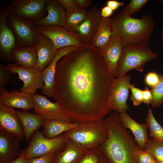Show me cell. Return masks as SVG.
Listing matches in <instances>:
<instances>
[{"instance_id":"19","label":"cell","mask_w":163,"mask_h":163,"mask_svg":"<svg viewBox=\"0 0 163 163\" xmlns=\"http://www.w3.org/2000/svg\"><path fill=\"white\" fill-rule=\"evenodd\" d=\"M35 47L37 57L36 68L42 72L52 61L58 50L50 39L40 33Z\"/></svg>"},{"instance_id":"37","label":"cell","mask_w":163,"mask_h":163,"mask_svg":"<svg viewBox=\"0 0 163 163\" xmlns=\"http://www.w3.org/2000/svg\"><path fill=\"white\" fill-rule=\"evenodd\" d=\"M11 74L7 69L6 66L0 64V89L5 88L11 78Z\"/></svg>"},{"instance_id":"8","label":"cell","mask_w":163,"mask_h":163,"mask_svg":"<svg viewBox=\"0 0 163 163\" xmlns=\"http://www.w3.org/2000/svg\"><path fill=\"white\" fill-rule=\"evenodd\" d=\"M39 32L50 39L56 49L69 46L82 47L90 43L77 33L68 31L57 26L37 27Z\"/></svg>"},{"instance_id":"25","label":"cell","mask_w":163,"mask_h":163,"mask_svg":"<svg viewBox=\"0 0 163 163\" xmlns=\"http://www.w3.org/2000/svg\"><path fill=\"white\" fill-rule=\"evenodd\" d=\"M85 150L69 139L64 149L55 154L54 163H76Z\"/></svg>"},{"instance_id":"10","label":"cell","mask_w":163,"mask_h":163,"mask_svg":"<svg viewBox=\"0 0 163 163\" xmlns=\"http://www.w3.org/2000/svg\"><path fill=\"white\" fill-rule=\"evenodd\" d=\"M11 74H16L23 82L19 91L32 95L39 89L42 88L44 82L42 72L36 68H27L17 64L8 63L6 66Z\"/></svg>"},{"instance_id":"36","label":"cell","mask_w":163,"mask_h":163,"mask_svg":"<svg viewBox=\"0 0 163 163\" xmlns=\"http://www.w3.org/2000/svg\"><path fill=\"white\" fill-rule=\"evenodd\" d=\"M160 79V75L155 72L150 71L145 75L144 82L147 86L152 88L158 84Z\"/></svg>"},{"instance_id":"4","label":"cell","mask_w":163,"mask_h":163,"mask_svg":"<svg viewBox=\"0 0 163 163\" xmlns=\"http://www.w3.org/2000/svg\"><path fill=\"white\" fill-rule=\"evenodd\" d=\"M64 133L69 139L85 150L98 148L106 139L108 130L104 119L78 123Z\"/></svg>"},{"instance_id":"31","label":"cell","mask_w":163,"mask_h":163,"mask_svg":"<svg viewBox=\"0 0 163 163\" xmlns=\"http://www.w3.org/2000/svg\"><path fill=\"white\" fill-rule=\"evenodd\" d=\"M143 150L149 153L157 163H163V142L149 138Z\"/></svg>"},{"instance_id":"39","label":"cell","mask_w":163,"mask_h":163,"mask_svg":"<svg viewBox=\"0 0 163 163\" xmlns=\"http://www.w3.org/2000/svg\"><path fill=\"white\" fill-rule=\"evenodd\" d=\"M59 1L66 12H74L80 8L74 0H59Z\"/></svg>"},{"instance_id":"23","label":"cell","mask_w":163,"mask_h":163,"mask_svg":"<svg viewBox=\"0 0 163 163\" xmlns=\"http://www.w3.org/2000/svg\"><path fill=\"white\" fill-rule=\"evenodd\" d=\"M22 126L26 142H29L34 133L43 126L45 120L40 115L24 110H17Z\"/></svg>"},{"instance_id":"1","label":"cell","mask_w":163,"mask_h":163,"mask_svg":"<svg viewBox=\"0 0 163 163\" xmlns=\"http://www.w3.org/2000/svg\"><path fill=\"white\" fill-rule=\"evenodd\" d=\"M114 78L99 49L89 44L59 61L53 97L73 122L104 119L112 110L109 101Z\"/></svg>"},{"instance_id":"7","label":"cell","mask_w":163,"mask_h":163,"mask_svg":"<svg viewBox=\"0 0 163 163\" xmlns=\"http://www.w3.org/2000/svg\"><path fill=\"white\" fill-rule=\"evenodd\" d=\"M8 22L15 36L16 46H35L40 33L34 21L14 16L10 12Z\"/></svg>"},{"instance_id":"5","label":"cell","mask_w":163,"mask_h":163,"mask_svg":"<svg viewBox=\"0 0 163 163\" xmlns=\"http://www.w3.org/2000/svg\"><path fill=\"white\" fill-rule=\"evenodd\" d=\"M157 56L148 45L123 46L118 63L117 77L126 74L133 69L142 72L145 64Z\"/></svg>"},{"instance_id":"12","label":"cell","mask_w":163,"mask_h":163,"mask_svg":"<svg viewBox=\"0 0 163 163\" xmlns=\"http://www.w3.org/2000/svg\"><path fill=\"white\" fill-rule=\"evenodd\" d=\"M11 10L9 5L0 11V58L8 62L12 61L11 52L16 46L14 35L8 22V17Z\"/></svg>"},{"instance_id":"42","label":"cell","mask_w":163,"mask_h":163,"mask_svg":"<svg viewBox=\"0 0 163 163\" xmlns=\"http://www.w3.org/2000/svg\"><path fill=\"white\" fill-rule=\"evenodd\" d=\"M113 11L109 7L105 5L102 7L101 10V15L102 18H109L113 14Z\"/></svg>"},{"instance_id":"45","label":"cell","mask_w":163,"mask_h":163,"mask_svg":"<svg viewBox=\"0 0 163 163\" xmlns=\"http://www.w3.org/2000/svg\"><path fill=\"white\" fill-rule=\"evenodd\" d=\"M161 39L162 41L163 42V28H162L161 31Z\"/></svg>"},{"instance_id":"24","label":"cell","mask_w":163,"mask_h":163,"mask_svg":"<svg viewBox=\"0 0 163 163\" xmlns=\"http://www.w3.org/2000/svg\"><path fill=\"white\" fill-rule=\"evenodd\" d=\"M13 61L23 67L36 68L37 57L35 46H15L11 52Z\"/></svg>"},{"instance_id":"18","label":"cell","mask_w":163,"mask_h":163,"mask_svg":"<svg viewBox=\"0 0 163 163\" xmlns=\"http://www.w3.org/2000/svg\"><path fill=\"white\" fill-rule=\"evenodd\" d=\"M45 8L47 15L34 21L36 26H57L63 27L65 24L66 11L59 0H47Z\"/></svg>"},{"instance_id":"32","label":"cell","mask_w":163,"mask_h":163,"mask_svg":"<svg viewBox=\"0 0 163 163\" xmlns=\"http://www.w3.org/2000/svg\"><path fill=\"white\" fill-rule=\"evenodd\" d=\"M151 91L153 100L151 104L153 108L158 107L163 104V74L160 75L159 82Z\"/></svg>"},{"instance_id":"15","label":"cell","mask_w":163,"mask_h":163,"mask_svg":"<svg viewBox=\"0 0 163 163\" xmlns=\"http://www.w3.org/2000/svg\"><path fill=\"white\" fill-rule=\"evenodd\" d=\"M80 48L69 46L61 48L58 50L52 61L42 72L44 84L41 91L44 96L53 97L56 67L59 61L68 53Z\"/></svg>"},{"instance_id":"28","label":"cell","mask_w":163,"mask_h":163,"mask_svg":"<svg viewBox=\"0 0 163 163\" xmlns=\"http://www.w3.org/2000/svg\"><path fill=\"white\" fill-rule=\"evenodd\" d=\"M88 11V9L80 7L74 12H66L65 24L63 27L68 31L75 33V28L85 20Z\"/></svg>"},{"instance_id":"47","label":"cell","mask_w":163,"mask_h":163,"mask_svg":"<svg viewBox=\"0 0 163 163\" xmlns=\"http://www.w3.org/2000/svg\"><path fill=\"white\" fill-rule=\"evenodd\" d=\"M158 2H160L163 3V0H158Z\"/></svg>"},{"instance_id":"41","label":"cell","mask_w":163,"mask_h":163,"mask_svg":"<svg viewBox=\"0 0 163 163\" xmlns=\"http://www.w3.org/2000/svg\"><path fill=\"white\" fill-rule=\"evenodd\" d=\"M125 3L123 2L115 0H107L105 5L111 8L113 11L119 7L123 6Z\"/></svg>"},{"instance_id":"44","label":"cell","mask_w":163,"mask_h":163,"mask_svg":"<svg viewBox=\"0 0 163 163\" xmlns=\"http://www.w3.org/2000/svg\"><path fill=\"white\" fill-rule=\"evenodd\" d=\"M8 163H27L25 158L23 150L21 151L18 156L14 160Z\"/></svg>"},{"instance_id":"29","label":"cell","mask_w":163,"mask_h":163,"mask_svg":"<svg viewBox=\"0 0 163 163\" xmlns=\"http://www.w3.org/2000/svg\"><path fill=\"white\" fill-rule=\"evenodd\" d=\"M145 121L149 130L150 138L163 142V128L156 120L151 108L148 109Z\"/></svg>"},{"instance_id":"16","label":"cell","mask_w":163,"mask_h":163,"mask_svg":"<svg viewBox=\"0 0 163 163\" xmlns=\"http://www.w3.org/2000/svg\"><path fill=\"white\" fill-rule=\"evenodd\" d=\"M123 46L121 39L115 36L111 37L107 43L98 49L108 69L115 78L117 77V66Z\"/></svg>"},{"instance_id":"38","label":"cell","mask_w":163,"mask_h":163,"mask_svg":"<svg viewBox=\"0 0 163 163\" xmlns=\"http://www.w3.org/2000/svg\"><path fill=\"white\" fill-rule=\"evenodd\" d=\"M55 153H52L46 155L27 159V163H54Z\"/></svg>"},{"instance_id":"27","label":"cell","mask_w":163,"mask_h":163,"mask_svg":"<svg viewBox=\"0 0 163 163\" xmlns=\"http://www.w3.org/2000/svg\"><path fill=\"white\" fill-rule=\"evenodd\" d=\"M111 18H102L98 28L90 42L92 47L99 49L105 45L111 37Z\"/></svg>"},{"instance_id":"22","label":"cell","mask_w":163,"mask_h":163,"mask_svg":"<svg viewBox=\"0 0 163 163\" xmlns=\"http://www.w3.org/2000/svg\"><path fill=\"white\" fill-rule=\"evenodd\" d=\"M119 115L120 120L123 126L131 131L139 147L143 149L149 138L146 123H140L137 122L126 112L119 113Z\"/></svg>"},{"instance_id":"30","label":"cell","mask_w":163,"mask_h":163,"mask_svg":"<svg viewBox=\"0 0 163 163\" xmlns=\"http://www.w3.org/2000/svg\"><path fill=\"white\" fill-rule=\"evenodd\" d=\"M76 163H109L99 148L86 150Z\"/></svg>"},{"instance_id":"9","label":"cell","mask_w":163,"mask_h":163,"mask_svg":"<svg viewBox=\"0 0 163 163\" xmlns=\"http://www.w3.org/2000/svg\"><path fill=\"white\" fill-rule=\"evenodd\" d=\"M130 79V75L127 74L113 79L110 89L109 106L115 112H126L129 109L126 101L129 97Z\"/></svg>"},{"instance_id":"35","label":"cell","mask_w":163,"mask_h":163,"mask_svg":"<svg viewBox=\"0 0 163 163\" xmlns=\"http://www.w3.org/2000/svg\"><path fill=\"white\" fill-rule=\"evenodd\" d=\"M129 89L131 91V100L133 105L138 106L142 102V90L135 87L133 85L130 84Z\"/></svg>"},{"instance_id":"34","label":"cell","mask_w":163,"mask_h":163,"mask_svg":"<svg viewBox=\"0 0 163 163\" xmlns=\"http://www.w3.org/2000/svg\"><path fill=\"white\" fill-rule=\"evenodd\" d=\"M135 157L138 163H149L155 160L149 153L140 148L136 150Z\"/></svg>"},{"instance_id":"14","label":"cell","mask_w":163,"mask_h":163,"mask_svg":"<svg viewBox=\"0 0 163 163\" xmlns=\"http://www.w3.org/2000/svg\"><path fill=\"white\" fill-rule=\"evenodd\" d=\"M0 131L14 136L23 140L24 134L17 111L0 103Z\"/></svg>"},{"instance_id":"2","label":"cell","mask_w":163,"mask_h":163,"mask_svg":"<svg viewBox=\"0 0 163 163\" xmlns=\"http://www.w3.org/2000/svg\"><path fill=\"white\" fill-rule=\"evenodd\" d=\"M104 120L108 136L98 148L104 154L109 163H138L135 154L139 147L122 125L119 113H112Z\"/></svg>"},{"instance_id":"21","label":"cell","mask_w":163,"mask_h":163,"mask_svg":"<svg viewBox=\"0 0 163 163\" xmlns=\"http://www.w3.org/2000/svg\"><path fill=\"white\" fill-rule=\"evenodd\" d=\"M20 141L14 136L0 131V163H8L18 156Z\"/></svg>"},{"instance_id":"20","label":"cell","mask_w":163,"mask_h":163,"mask_svg":"<svg viewBox=\"0 0 163 163\" xmlns=\"http://www.w3.org/2000/svg\"><path fill=\"white\" fill-rule=\"evenodd\" d=\"M102 18L101 10L95 5L88 9L85 20L76 27L75 32L86 42L90 43L95 34Z\"/></svg>"},{"instance_id":"26","label":"cell","mask_w":163,"mask_h":163,"mask_svg":"<svg viewBox=\"0 0 163 163\" xmlns=\"http://www.w3.org/2000/svg\"><path fill=\"white\" fill-rule=\"evenodd\" d=\"M77 124L58 120H45L42 132L46 137L53 138L75 128Z\"/></svg>"},{"instance_id":"13","label":"cell","mask_w":163,"mask_h":163,"mask_svg":"<svg viewBox=\"0 0 163 163\" xmlns=\"http://www.w3.org/2000/svg\"><path fill=\"white\" fill-rule=\"evenodd\" d=\"M33 100L35 113L46 120H58L74 123L65 114L57 103L51 101L46 96L36 93L33 95Z\"/></svg>"},{"instance_id":"17","label":"cell","mask_w":163,"mask_h":163,"mask_svg":"<svg viewBox=\"0 0 163 163\" xmlns=\"http://www.w3.org/2000/svg\"><path fill=\"white\" fill-rule=\"evenodd\" d=\"M0 103L25 111L34 109L32 94L21 91L8 92L5 88L0 89Z\"/></svg>"},{"instance_id":"3","label":"cell","mask_w":163,"mask_h":163,"mask_svg":"<svg viewBox=\"0 0 163 163\" xmlns=\"http://www.w3.org/2000/svg\"><path fill=\"white\" fill-rule=\"evenodd\" d=\"M111 37L118 36L123 46L148 45L154 24L149 15L140 18L124 15L121 11L111 18Z\"/></svg>"},{"instance_id":"33","label":"cell","mask_w":163,"mask_h":163,"mask_svg":"<svg viewBox=\"0 0 163 163\" xmlns=\"http://www.w3.org/2000/svg\"><path fill=\"white\" fill-rule=\"evenodd\" d=\"M148 1V0H132L121 12L125 16L131 17L133 14L139 11Z\"/></svg>"},{"instance_id":"43","label":"cell","mask_w":163,"mask_h":163,"mask_svg":"<svg viewBox=\"0 0 163 163\" xmlns=\"http://www.w3.org/2000/svg\"><path fill=\"white\" fill-rule=\"evenodd\" d=\"M75 2L80 8L87 9L91 4V0H74Z\"/></svg>"},{"instance_id":"6","label":"cell","mask_w":163,"mask_h":163,"mask_svg":"<svg viewBox=\"0 0 163 163\" xmlns=\"http://www.w3.org/2000/svg\"><path fill=\"white\" fill-rule=\"evenodd\" d=\"M68 140L64 133L53 138H46L38 129L33 134L28 145L23 151L26 159L52 153L56 154L64 149Z\"/></svg>"},{"instance_id":"46","label":"cell","mask_w":163,"mask_h":163,"mask_svg":"<svg viewBox=\"0 0 163 163\" xmlns=\"http://www.w3.org/2000/svg\"><path fill=\"white\" fill-rule=\"evenodd\" d=\"M149 163H157V162L155 160H154Z\"/></svg>"},{"instance_id":"40","label":"cell","mask_w":163,"mask_h":163,"mask_svg":"<svg viewBox=\"0 0 163 163\" xmlns=\"http://www.w3.org/2000/svg\"><path fill=\"white\" fill-rule=\"evenodd\" d=\"M142 102L148 105L151 104L153 100V96L151 90L145 87L142 91Z\"/></svg>"},{"instance_id":"11","label":"cell","mask_w":163,"mask_h":163,"mask_svg":"<svg viewBox=\"0 0 163 163\" xmlns=\"http://www.w3.org/2000/svg\"><path fill=\"white\" fill-rule=\"evenodd\" d=\"M47 0H13L10 13L34 22L45 16Z\"/></svg>"}]
</instances>
